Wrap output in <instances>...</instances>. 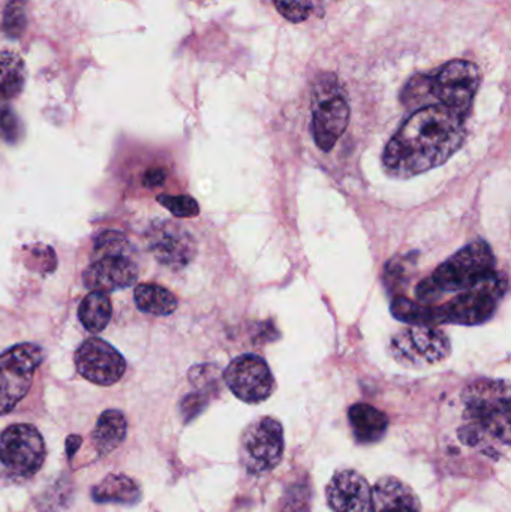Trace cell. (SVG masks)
I'll list each match as a JSON object with an SVG mask.
<instances>
[{
  "label": "cell",
  "instance_id": "1",
  "mask_svg": "<svg viewBox=\"0 0 511 512\" xmlns=\"http://www.w3.org/2000/svg\"><path fill=\"white\" fill-rule=\"evenodd\" d=\"M464 140L465 116L444 105H425L387 144L384 170L395 179H411L446 164Z\"/></svg>",
  "mask_w": 511,
  "mask_h": 512
},
{
  "label": "cell",
  "instance_id": "2",
  "mask_svg": "<svg viewBox=\"0 0 511 512\" xmlns=\"http://www.w3.org/2000/svg\"><path fill=\"white\" fill-rule=\"evenodd\" d=\"M456 439L461 447L492 462L507 457L511 444L509 382L480 379L465 388Z\"/></svg>",
  "mask_w": 511,
  "mask_h": 512
},
{
  "label": "cell",
  "instance_id": "3",
  "mask_svg": "<svg viewBox=\"0 0 511 512\" xmlns=\"http://www.w3.org/2000/svg\"><path fill=\"white\" fill-rule=\"evenodd\" d=\"M495 271V256L483 240L471 243L450 256L431 276L419 283L416 297L420 303L437 304L447 295L461 294L491 276Z\"/></svg>",
  "mask_w": 511,
  "mask_h": 512
},
{
  "label": "cell",
  "instance_id": "4",
  "mask_svg": "<svg viewBox=\"0 0 511 512\" xmlns=\"http://www.w3.org/2000/svg\"><path fill=\"white\" fill-rule=\"evenodd\" d=\"M482 83V72L470 60L447 62L429 75H417L404 90V101H422L425 96L435 104L444 105L456 113L467 116Z\"/></svg>",
  "mask_w": 511,
  "mask_h": 512
},
{
  "label": "cell",
  "instance_id": "5",
  "mask_svg": "<svg viewBox=\"0 0 511 512\" xmlns=\"http://www.w3.org/2000/svg\"><path fill=\"white\" fill-rule=\"evenodd\" d=\"M90 291L111 292L128 288L138 279L135 251L123 234L105 231L96 239L93 258L83 274Z\"/></svg>",
  "mask_w": 511,
  "mask_h": 512
},
{
  "label": "cell",
  "instance_id": "6",
  "mask_svg": "<svg viewBox=\"0 0 511 512\" xmlns=\"http://www.w3.org/2000/svg\"><path fill=\"white\" fill-rule=\"evenodd\" d=\"M312 135L323 152H330L350 125V102L339 78L321 72L311 90Z\"/></svg>",
  "mask_w": 511,
  "mask_h": 512
},
{
  "label": "cell",
  "instance_id": "7",
  "mask_svg": "<svg viewBox=\"0 0 511 512\" xmlns=\"http://www.w3.org/2000/svg\"><path fill=\"white\" fill-rule=\"evenodd\" d=\"M507 292V277L494 273L444 304H435L440 324L480 325L497 312Z\"/></svg>",
  "mask_w": 511,
  "mask_h": 512
},
{
  "label": "cell",
  "instance_id": "8",
  "mask_svg": "<svg viewBox=\"0 0 511 512\" xmlns=\"http://www.w3.org/2000/svg\"><path fill=\"white\" fill-rule=\"evenodd\" d=\"M389 351L401 366L423 369L449 358L452 345L440 328L411 325L390 339Z\"/></svg>",
  "mask_w": 511,
  "mask_h": 512
},
{
  "label": "cell",
  "instance_id": "9",
  "mask_svg": "<svg viewBox=\"0 0 511 512\" xmlns=\"http://www.w3.org/2000/svg\"><path fill=\"white\" fill-rule=\"evenodd\" d=\"M284 429L272 417L252 421L240 439V463L248 474L273 471L284 457Z\"/></svg>",
  "mask_w": 511,
  "mask_h": 512
},
{
  "label": "cell",
  "instance_id": "10",
  "mask_svg": "<svg viewBox=\"0 0 511 512\" xmlns=\"http://www.w3.org/2000/svg\"><path fill=\"white\" fill-rule=\"evenodd\" d=\"M44 352L33 343H20L0 355V415L11 412L29 393Z\"/></svg>",
  "mask_w": 511,
  "mask_h": 512
},
{
  "label": "cell",
  "instance_id": "11",
  "mask_svg": "<svg viewBox=\"0 0 511 512\" xmlns=\"http://www.w3.org/2000/svg\"><path fill=\"white\" fill-rule=\"evenodd\" d=\"M44 460V439L36 427L14 424L0 433V462L15 475L36 474Z\"/></svg>",
  "mask_w": 511,
  "mask_h": 512
},
{
  "label": "cell",
  "instance_id": "12",
  "mask_svg": "<svg viewBox=\"0 0 511 512\" xmlns=\"http://www.w3.org/2000/svg\"><path fill=\"white\" fill-rule=\"evenodd\" d=\"M224 381L237 399L249 405L266 402L276 387L269 364L258 355H242L231 361Z\"/></svg>",
  "mask_w": 511,
  "mask_h": 512
},
{
  "label": "cell",
  "instance_id": "13",
  "mask_svg": "<svg viewBox=\"0 0 511 512\" xmlns=\"http://www.w3.org/2000/svg\"><path fill=\"white\" fill-rule=\"evenodd\" d=\"M78 373L92 384L110 387L122 379L126 361L119 351L105 340L87 339L75 352Z\"/></svg>",
  "mask_w": 511,
  "mask_h": 512
},
{
  "label": "cell",
  "instance_id": "14",
  "mask_svg": "<svg viewBox=\"0 0 511 512\" xmlns=\"http://www.w3.org/2000/svg\"><path fill=\"white\" fill-rule=\"evenodd\" d=\"M146 243L152 255L171 268L186 267L197 254L194 237L176 222L153 224L147 231Z\"/></svg>",
  "mask_w": 511,
  "mask_h": 512
},
{
  "label": "cell",
  "instance_id": "15",
  "mask_svg": "<svg viewBox=\"0 0 511 512\" xmlns=\"http://www.w3.org/2000/svg\"><path fill=\"white\" fill-rule=\"evenodd\" d=\"M333 512H372V487L353 469L336 472L326 490Z\"/></svg>",
  "mask_w": 511,
  "mask_h": 512
},
{
  "label": "cell",
  "instance_id": "16",
  "mask_svg": "<svg viewBox=\"0 0 511 512\" xmlns=\"http://www.w3.org/2000/svg\"><path fill=\"white\" fill-rule=\"evenodd\" d=\"M372 512H422V505L410 486L384 477L372 487Z\"/></svg>",
  "mask_w": 511,
  "mask_h": 512
},
{
  "label": "cell",
  "instance_id": "17",
  "mask_svg": "<svg viewBox=\"0 0 511 512\" xmlns=\"http://www.w3.org/2000/svg\"><path fill=\"white\" fill-rule=\"evenodd\" d=\"M354 439L360 445H372L380 442L389 429V418L380 409L366 403H357L348 411Z\"/></svg>",
  "mask_w": 511,
  "mask_h": 512
},
{
  "label": "cell",
  "instance_id": "18",
  "mask_svg": "<svg viewBox=\"0 0 511 512\" xmlns=\"http://www.w3.org/2000/svg\"><path fill=\"white\" fill-rule=\"evenodd\" d=\"M92 498L98 504L135 505L141 501V490L132 478L113 474L93 487Z\"/></svg>",
  "mask_w": 511,
  "mask_h": 512
},
{
  "label": "cell",
  "instance_id": "19",
  "mask_svg": "<svg viewBox=\"0 0 511 512\" xmlns=\"http://www.w3.org/2000/svg\"><path fill=\"white\" fill-rule=\"evenodd\" d=\"M126 427V418L122 412L116 409L102 412L92 433L93 445L99 456L113 453L122 444L126 436Z\"/></svg>",
  "mask_w": 511,
  "mask_h": 512
},
{
  "label": "cell",
  "instance_id": "20",
  "mask_svg": "<svg viewBox=\"0 0 511 512\" xmlns=\"http://www.w3.org/2000/svg\"><path fill=\"white\" fill-rule=\"evenodd\" d=\"M111 313L110 297L105 292L92 291L81 301L78 318L90 333H101L110 324Z\"/></svg>",
  "mask_w": 511,
  "mask_h": 512
},
{
  "label": "cell",
  "instance_id": "21",
  "mask_svg": "<svg viewBox=\"0 0 511 512\" xmlns=\"http://www.w3.org/2000/svg\"><path fill=\"white\" fill-rule=\"evenodd\" d=\"M134 300L138 309L149 315L168 316L177 309V298L173 292L158 285L137 286Z\"/></svg>",
  "mask_w": 511,
  "mask_h": 512
},
{
  "label": "cell",
  "instance_id": "22",
  "mask_svg": "<svg viewBox=\"0 0 511 512\" xmlns=\"http://www.w3.org/2000/svg\"><path fill=\"white\" fill-rule=\"evenodd\" d=\"M390 310L398 321L405 322V324L428 325V327L440 325V315H438L435 304H425L410 300V298L396 297Z\"/></svg>",
  "mask_w": 511,
  "mask_h": 512
},
{
  "label": "cell",
  "instance_id": "23",
  "mask_svg": "<svg viewBox=\"0 0 511 512\" xmlns=\"http://www.w3.org/2000/svg\"><path fill=\"white\" fill-rule=\"evenodd\" d=\"M26 83V69L20 56L11 51H0V95L15 98Z\"/></svg>",
  "mask_w": 511,
  "mask_h": 512
},
{
  "label": "cell",
  "instance_id": "24",
  "mask_svg": "<svg viewBox=\"0 0 511 512\" xmlns=\"http://www.w3.org/2000/svg\"><path fill=\"white\" fill-rule=\"evenodd\" d=\"M311 511V489L305 483L293 484L288 487L282 498L279 512H309Z\"/></svg>",
  "mask_w": 511,
  "mask_h": 512
},
{
  "label": "cell",
  "instance_id": "25",
  "mask_svg": "<svg viewBox=\"0 0 511 512\" xmlns=\"http://www.w3.org/2000/svg\"><path fill=\"white\" fill-rule=\"evenodd\" d=\"M26 0H9L3 17V30L11 38H20L26 27Z\"/></svg>",
  "mask_w": 511,
  "mask_h": 512
},
{
  "label": "cell",
  "instance_id": "26",
  "mask_svg": "<svg viewBox=\"0 0 511 512\" xmlns=\"http://www.w3.org/2000/svg\"><path fill=\"white\" fill-rule=\"evenodd\" d=\"M158 203L176 218H195L200 213L197 201L188 195H159Z\"/></svg>",
  "mask_w": 511,
  "mask_h": 512
},
{
  "label": "cell",
  "instance_id": "27",
  "mask_svg": "<svg viewBox=\"0 0 511 512\" xmlns=\"http://www.w3.org/2000/svg\"><path fill=\"white\" fill-rule=\"evenodd\" d=\"M273 5L290 23H303L312 11L311 0H273Z\"/></svg>",
  "mask_w": 511,
  "mask_h": 512
},
{
  "label": "cell",
  "instance_id": "28",
  "mask_svg": "<svg viewBox=\"0 0 511 512\" xmlns=\"http://www.w3.org/2000/svg\"><path fill=\"white\" fill-rule=\"evenodd\" d=\"M0 131L8 143H17L23 134L20 120L11 108H0Z\"/></svg>",
  "mask_w": 511,
  "mask_h": 512
},
{
  "label": "cell",
  "instance_id": "29",
  "mask_svg": "<svg viewBox=\"0 0 511 512\" xmlns=\"http://www.w3.org/2000/svg\"><path fill=\"white\" fill-rule=\"evenodd\" d=\"M206 406V394L192 393L182 400V405H180V409H182V415L183 417H185V420L189 421L192 420V418L197 417L198 414H201V412H203V409L206 408Z\"/></svg>",
  "mask_w": 511,
  "mask_h": 512
},
{
  "label": "cell",
  "instance_id": "30",
  "mask_svg": "<svg viewBox=\"0 0 511 512\" xmlns=\"http://www.w3.org/2000/svg\"><path fill=\"white\" fill-rule=\"evenodd\" d=\"M165 180H167L165 170H162V168H152L144 176V185L149 186V188H155V186H161Z\"/></svg>",
  "mask_w": 511,
  "mask_h": 512
},
{
  "label": "cell",
  "instance_id": "31",
  "mask_svg": "<svg viewBox=\"0 0 511 512\" xmlns=\"http://www.w3.org/2000/svg\"><path fill=\"white\" fill-rule=\"evenodd\" d=\"M81 445V438H78V436H69L68 439V454L69 457L74 456L75 451H77V448Z\"/></svg>",
  "mask_w": 511,
  "mask_h": 512
}]
</instances>
